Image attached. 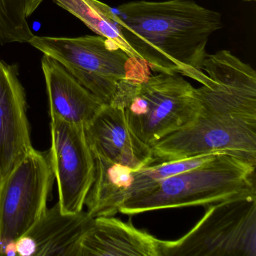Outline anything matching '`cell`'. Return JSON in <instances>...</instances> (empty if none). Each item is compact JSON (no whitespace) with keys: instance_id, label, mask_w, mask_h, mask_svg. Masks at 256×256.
<instances>
[{"instance_id":"6da1fadb","label":"cell","mask_w":256,"mask_h":256,"mask_svg":"<svg viewBox=\"0 0 256 256\" xmlns=\"http://www.w3.org/2000/svg\"><path fill=\"white\" fill-rule=\"evenodd\" d=\"M113 10L122 36L150 70L209 82L203 64L210 38L223 28L220 13L193 0L134 1Z\"/></svg>"},{"instance_id":"7a4b0ae2","label":"cell","mask_w":256,"mask_h":256,"mask_svg":"<svg viewBox=\"0 0 256 256\" xmlns=\"http://www.w3.org/2000/svg\"><path fill=\"white\" fill-rule=\"evenodd\" d=\"M29 44L64 66L104 104H112L127 84L142 83L150 76L145 61L130 56L119 44L101 36H34Z\"/></svg>"},{"instance_id":"3957f363","label":"cell","mask_w":256,"mask_h":256,"mask_svg":"<svg viewBox=\"0 0 256 256\" xmlns=\"http://www.w3.org/2000/svg\"><path fill=\"white\" fill-rule=\"evenodd\" d=\"M256 166L227 154L169 176L131 198L119 212L134 216L150 211L206 206L256 192Z\"/></svg>"},{"instance_id":"277c9868","label":"cell","mask_w":256,"mask_h":256,"mask_svg":"<svg viewBox=\"0 0 256 256\" xmlns=\"http://www.w3.org/2000/svg\"><path fill=\"white\" fill-rule=\"evenodd\" d=\"M199 106L190 125L152 146L156 162L224 154L256 166V115L212 103Z\"/></svg>"},{"instance_id":"5b68a950","label":"cell","mask_w":256,"mask_h":256,"mask_svg":"<svg viewBox=\"0 0 256 256\" xmlns=\"http://www.w3.org/2000/svg\"><path fill=\"white\" fill-rule=\"evenodd\" d=\"M180 239L162 240V256H256V192L205 206Z\"/></svg>"},{"instance_id":"8992f818","label":"cell","mask_w":256,"mask_h":256,"mask_svg":"<svg viewBox=\"0 0 256 256\" xmlns=\"http://www.w3.org/2000/svg\"><path fill=\"white\" fill-rule=\"evenodd\" d=\"M122 109L133 132L152 148L190 125L200 106L196 88L184 77L158 73L140 84Z\"/></svg>"},{"instance_id":"52a82bcc","label":"cell","mask_w":256,"mask_h":256,"mask_svg":"<svg viewBox=\"0 0 256 256\" xmlns=\"http://www.w3.org/2000/svg\"><path fill=\"white\" fill-rule=\"evenodd\" d=\"M54 174L49 152L32 149L0 186V256L48 210Z\"/></svg>"},{"instance_id":"ba28073f","label":"cell","mask_w":256,"mask_h":256,"mask_svg":"<svg viewBox=\"0 0 256 256\" xmlns=\"http://www.w3.org/2000/svg\"><path fill=\"white\" fill-rule=\"evenodd\" d=\"M218 154H221L152 163L138 170L95 155V178L86 198V206L92 216H114L131 198L169 176L198 167Z\"/></svg>"},{"instance_id":"9c48e42d","label":"cell","mask_w":256,"mask_h":256,"mask_svg":"<svg viewBox=\"0 0 256 256\" xmlns=\"http://www.w3.org/2000/svg\"><path fill=\"white\" fill-rule=\"evenodd\" d=\"M52 116L50 162L58 182L59 203L64 214H78L95 178V160L84 125Z\"/></svg>"},{"instance_id":"30bf717a","label":"cell","mask_w":256,"mask_h":256,"mask_svg":"<svg viewBox=\"0 0 256 256\" xmlns=\"http://www.w3.org/2000/svg\"><path fill=\"white\" fill-rule=\"evenodd\" d=\"M26 91L18 66L0 60V178L34 149Z\"/></svg>"},{"instance_id":"8fae6325","label":"cell","mask_w":256,"mask_h":256,"mask_svg":"<svg viewBox=\"0 0 256 256\" xmlns=\"http://www.w3.org/2000/svg\"><path fill=\"white\" fill-rule=\"evenodd\" d=\"M85 132L92 152L110 162L134 170L155 162L152 148L133 132L121 108L104 104Z\"/></svg>"},{"instance_id":"7c38bea8","label":"cell","mask_w":256,"mask_h":256,"mask_svg":"<svg viewBox=\"0 0 256 256\" xmlns=\"http://www.w3.org/2000/svg\"><path fill=\"white\" fill-rule=\"evenodd\" d=\"M94 218L64 214L59 203L14 242L16 256H80V244Z\"/></svg>"},{"instance_id":"4fadbf2b","label":"cell","mask_w":256,"mask_h":256,"mask_svg":"<svg viewBox=\"0 0 256 256\" xmlns=\"http://www.w3.org/2000/svg\"><path fill=\"white\" fill-rule=\"evenodd\" d=\"M162 242L131 222L94 218L80 244V256H162Z\"/></svg>"},{"instance_id":"5bb4252c","label":"cell","mask_w":256,"mask_h":256,"mask_svg":"<svg viewBox=\"0 0 256 256\" xmlns=\"http://www.w3.org/2000/svg\"><path fill=\"white\" fill-rule=\"evenodd\" d=\"M41 64L50 116L78 125L90 122L104 104L58 61L44 56Z\"/></svg>"},{"instance_id":"9a60e30c","label":"cell","mask_w":256,"mask_h":256,"mask_svg":"<svg viewBox=\"0 0 256 256\" xmlns=\"http://www.w3.org/2000/svg\"><path fill=\"white\" fill-rule=\"evenodd\" d=\"M54 2L83 22L96 35L114 42L130 56L137 58L122 36L112 7L98 0H54Z\"/></svg>"},{"instance_id":"2e32d148","label":"cell","mask_w":256,"mask_h":256,"mask_svg":"<svg viewBox=\"0 0 256 256\" xmlns=\"http://www.w3.org/2000/svg\"><path fill=\"white\" fill-rule=\"evenodd\" d=\"M22 0H0V47L29 43L34 36Z\"/></svg>"},{"instance_id":"e0dca14e","label":"cell","mask_w":256,"mask_h":256,"mask_svg":"<svg viewBox=\"0 0 256 256\" xmlns=\"http://www.w3.org/2000/svg\"><path fill=\"white\" fill-rule=\"evenodd\" d=\"M24 6L26 18H30L41 6L46 0H22Z\"/></svg>"},{"instance_id":"ac0fdd59","label":"cell","mask_w":256,"mask_h":256,"mask_svg":"<svg viewBox=\"0 0 256 256\" xmlns=\"http://www.w3.org/2000/svg\"><path fill=\"white\" fill-rule=\"evenodd\" d=\"M245 2H254L256 0H244Z\"/></svg>"},{"instance_id":"d6986e66","label":"cell","mask_w":256,"mask_h":256,"mask_svg":"<svg viewBox=\"0 0 256 256\" xmlns=\"http://www.w3.org/2000/svg\"><path fill=\"white\" fill-rule=\"evenodd\" d=\"M1 182H2V180H1V178H0V186H1Z\"/></svg>"}]
</instances>
